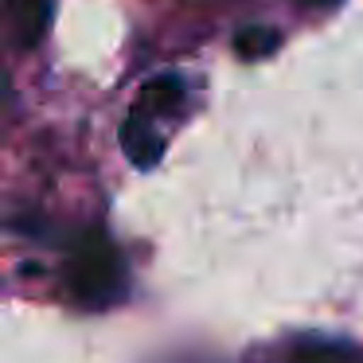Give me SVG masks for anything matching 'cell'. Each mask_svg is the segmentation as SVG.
I'll list each match as a JSON object with an SVG mask.
<instances>
[{"label":"cell","mask_w":363,"mask_h":363,"mask_svg":"<svg viewBox=\"0 0 363 363\" xmlns=\"http://www.w3.org/2000/svg\"><path fill=\"white\" fill-rule=\"evenodd\" d=\"M121 145H125L129 160H133L137 168H152L160 160V152H164V141H160L157 125L149 121V113H145L141 106H137L125 118V125H121Z\"/></svg>","instance_id":"obj_2"},{"label":"cell","mask_w":363,"mask_h":363,"mask_svg":"<svg viewBox=\"0 0 363 363\" xmlns=\"http://www.w3.org/2000/svg\"><path fill=\"white\" fill-rule=\"evenodd\" d=\"M67 285L82 305H106V301L118 297L121 262H118V250L98 230H90L74 242L71 262H67Z\"/></svg>","instance_id":"obj_1"},{"label":"cell","mask_w":363,"mask_h":363,"mask_svg":"<svg viewBox=\"0 0 363 363\" xmlns=\"http://www.w3.org/2000/svg\"><path fill=\"white\" fill-rule=\"evenodd\" d=\"M277 43V32L274 28H246V32H238L235 48L242 59H258V55H269Z\"/></svg>","instance_id":"obj_5"},{"label":"cell","mask_w":363,"mask_h":363,"mask_svg":"<svg viewBox=\"0 0 363 363\" xmlns=\"http://www.w3.org/2000/svg\"><path fill=\"white\" fill-rule=\"evenodd\" d=\"M51 20V0H9V28L16 48H32Z\"/></svg>","instance_id":"obj_3"},{"label":"cell","mask_w":363,"mask_h":363,"mask_svg":"<svg viewBox=\"0 0 363 363\" xmlns=\"http://www.w3.org/2000/svg\"><path fill=\"white\" fill-rule=\"evenodd\" d=\"M180 98H184V86H180V79H157V82H149V86L141 90V110L145 113H152V110H176L180 106Z\"/></svg>","instance_id":"obj_4"}]
</instances>
